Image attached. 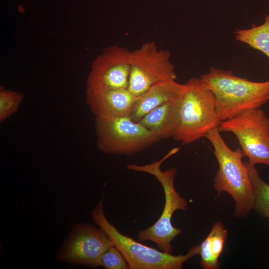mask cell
<instances>
[{
  "label": "cell",
  "instance_id": "cell-1",
  "mask_svg": "<svg viewBox=\"0 0 269 269\" xmlns=\"http://www.w3.org/2000/svg\"><path fill=\"white\" fill-rule=\"evenodd\" d=\"M201 78L214 94L221 122L260 109L269 100V80L251 81L234 75L231 70L214 67Z\"/></svg>",
  "mask_w": 269,
  "mask_h": 269
},
{
  "label": "cell",
  "instance_id": "cell-2",
  "mask_svg": "<svg viewBox=\"0 0 269 269\" xmlns=\"http://www.w3.org/2000/svg\"><path fill=\"white\" fill-rule=\"evenodd\" d=\"M205 137L212 144L219 165L214 189L218 193L226 192L232 196L235 202L236 216H246L254 208L255 195L248 168L242 162L241 148L231 149L218 128L211 130Z\"/></svg>",
  "mask_w": 269,
  "mask_h": 269
},
{
  "label": "cell",
  "instance_id": "cell-3",
  "mask_svg": "<svg viewBox=\"0 0 269 269\" xmlns=\"http://www.w3.org/2000/svg\"><path fill=\"white\" fill-rule=\"evenodd\" d=\"M175 148L170 150L164 156L158 161L144 165L134 164L127 165L130 170L143 172L154 176L160 182L164 190L165 203L162 213L158 220L151 227L138 232L137 238L139 241H151L154 242L162 252L171 254L173 247L171 242L176 236L182 232L171 224V218L177 210L186 211L188 201L177 192L174 186L175 176L177 173L175 168L162 171L160 166L162 162L178 151Z\"/></svg>",
  "mask_w": 269,
  "mask_h": 269
},
{
  "label": "cell",
  "instance_id": "cell-4",
  "mask_svg": "<svg viewBox=\"0 0 269 269\" xmlns=\"http://www.w3.org/2000/svg\"><path fill=\"white\" fill-rule=\"evenodd\" d=\"M185 85L179 122L173 136L184 145L205 137L221 123L214 94L201 77L190 78Z\"/></svg>",
  "mask_w": 269,
  "mask_h": 269
},
{
  "label": "cell",
  "instance_id": "cell-5",
  "mask_svg": "<svg viewBox=\"0 0 269 269\" xmlns=\"http://www.w3.org/2000/svg\"><path fill=\"white\" fill-rule=\"evenodd\" d=\"M104 196L91 212L93 220L113 241L130 269H181L183 264L199 254L200 244L192 247L186 255H172L142 244L125 235L107 220L104 210Z\"/></svg>",
  "mask_w": 269,
  "mask_h": 269
},
{
  "label": "cell",
  "instance_id": "cell-6",
  "mask_svg": "<svg viewBox=\"0 0 269 269\" xmlns=\"http://www.w3.org/2000/svg\"><path fill=\"white\" fill-rule=\"evenodd\" d=\"M95 133L98 148L107 154L131 155L160 140L129 116L110 119L96 118Z\"/></svg>",
  "mask_w": 269,
  "mask_h": 269
},
{
  "label": "cell",
  "instance_id": "cell-7",
  "mask_svg": "<svg viewBox=\"0 0 269 269\" xmlns=\"http://www.w3.org/2000/svg\"><path fill=\"white\" fill-rule=\"evenodd\" d=\"M218 129L236 136L244 156L248 158L250 163L269 167V118L261 109L222 121Z\"/></svg>",
  "mask_w": 269,
  "mask_h": 269
},
{
  "label": "cell",
  "instance_id": "cell-8",
  "mask_svg": "<svg viewBox=\"0 0 269 269\" xmlns=\"http://www.w3.org/2000/svg\"><path fill=\"white\" fill-rule=\"evenodd\" d=\"M176 77L170 51L158 49L154 41L146 42L131 51L128 89L134 96L156 83L176 80Z\"/></svg>",
  "mask_w": 269,
  "mask_h": 269
},
{
  "label": "cell",
  "instance_id": "cell-9",
  "mask_svg": "<svg viewBox=\"0 0 269 269\" xmlns=\"http://www.w3.org/2000/svg\"><path fill=\"white\" fill-rule=\"evenodd\" d=\"M114 245L100 228L88 223L74 224L56 255V259L72 266L100 267L104 251Z\"/></svg>",
  "mask_w": 269,
  "mask_h": 269
},
{
  "label": "cell",
  "instance_id": "cell-10",
  "mask_svg": "<svg viewBox=\"0 0 269 269\" xmlns=\"http://www.w3.org/2000/svg\"><path fill=\"white\" fill-rule=\"evenodd\" d=\"M131 51L118 46L106 48L92 62L87 85L93 88H128Z\"/></svg>",
  "mask_w": 269,
  "mask_h": 269
},
{
  "label": "cell",
  "instance_id": "cell-11",
  "mask_svg": "<svg viewBox=\"0 0 269 269\" xmlns=\"http://www.w3.org/2000/svg\"><path fill=\"white\" fill-rule=\"evenodd\" d=\"M135 98L128 88L86 90L87 103L96 118L100 119L129 116Z\"/></svg>",
  "mask_w": 269,
  "mask_h": 269
},
{
  "label": "cell",
  "instance_id": "cell-12",
  "mask_svg": "<svg viewBox=\"0 0 269 269\" xmlns=\"http://www.w3.org/2000/svg\"><path fill=\"white\" fill-rule=\"evenodd\" d=\"M185 89V84H180L176 80L156 83L136 97L129 116L133 121L137 122L152 109L180 96Z\"/></svg>",
  "mask_w": 269,
  "mask_h": 269
},
{
  "label": "cell",
  "instance_id": "cell-13",
  "mask_svg": "<svg viewBox=\"0 0 269 269\" xmlns=\"http://www.w3.org/2000/svg\"><path fill=\"white\" fill-rule=\"evenodd\" d=\"M183 93L180 96L152 109L138 122L155 134L160 139L173 137L179 122Z\"/></svg>",
  "mask_w": 269,
  "mask_h": 269
},
{
  "label": "cell",
  "instance_id": "cell-14",
  "mask_svg": "<svg viewBox=\"0 0 269 269\" xmlns=\"http://www.w3.org/2000/svg\"><path fill=\"white\" fill-rule=\"evenodd\" d=\"M227 237V231L223 224L216 222L207 237L201 243L199 254L201 265L205 269H216L219 268V258L223 252Z\"/></svg>",
  "mask_w": 269,
  "mask_h": 269
},
{
  "label": "cell",
  "instance_id": "cell-15",
  "mask_svg": "<svg viewBox=\"0 0 269 269\" xmlns=\"http://www.w3.org/2000/svg\"><path fill=\"white\" fill-rule=\"evenodd\" d=\"M235 33L237 41L261 51L269 58V15H265V21L262 24L236 29Z\"/></svg>",
  "mask_w": 269,
  "mask_h": 269
},
{
  "label": "cell",
  "instance_id": "cell-16",
  "mask_svg": "<svg viewBox=\"0 0 269 269\" xmlns=\"http://www.w3.org/2000/svg\"><path fill=\"white\" fill-rule=\"evenodd\" d=\"M247 166L255 195L254 208L261 216L269 221V185L260 177L255 165L249 161L244 162Z\"/></svg>",
  "mask_w": 269,
  "mask_h": 269
},
{
  "label": "cell",
  "instance_id": "cell-17",
  "mask_svg": "<svg viewBox=\"0 0 269 269\" xmlns=\"http://www.w3.org/2000/svg\"><path fill=\"white\" fill-rule=\"evenodd\" d=\"M23 99L22 94L0 87V121L3 122L15 113Z\"/></svg>",
  "mask_w": 269,
  "mask_h": 269
},
{
  "label": "cell",
  "instance_id": "cell-18",
  "mask_svg": "<svg viewBox=\"0 0 269 269\" xmlns=\"http://www.w3.org/2000/svg\"><path fill=\"white\" fill-rule=\"evenodd\" d=\"M100 267L107 269H128V264L120 251L114 246L107 249L102 254Z\"/></svg>",
  "mask_w": 269,
  "mask_h": 269
}]
</instances>
